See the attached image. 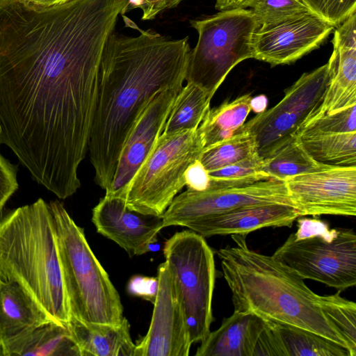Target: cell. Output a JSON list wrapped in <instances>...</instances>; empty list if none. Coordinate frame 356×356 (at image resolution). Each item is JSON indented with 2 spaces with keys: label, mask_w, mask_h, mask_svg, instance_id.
I'll return each instance as SVG.
<instances>
[{
  "label": "cell",
  "mask_w": 356,
  "mask_h": 356,
  "mask_svg": "<svg viewBox=\"0 0 356 356\" xmlns=\"http://www.w3.org/2000/svg\"><path fill=\"white\" fill-rule=\"evenodd\" d=\"M264 159L257 153L235 163L209 171L208 188H227L241 187L269 179L263 170Z\"/></svg>",
  "instance_id": "f546056e"
},
{
  "label": "cell",
  "mask_w": 356,
  "mask_h": 356,
  "mask_svg": "<svg viewBox=\"0 0 356 356\" xmlns=\"http://www.w3.org/2000/svg\"><path fill=\"white\" fill-rule=\"evenodd\" d=\"M268 102V98L265 95L252 97L250 102L251 111L256 114L261 113L267 109Z\"/></svg>",
  "instance_id": "f35d334b"
},
{
  "label": "cell",
  "mask_w": 356,
  "mask_h": 356,
  "mask_svg": "<svg viewBox=\"0 0 356 356\" xmlns=\"http://www.w3.org/2000/svg\"><path fill=\"white\" fill-rule=\"evenodd\" d=\"M33 3L40 4V5H46L51 6L54 4H58L60 3H64L69 0H29Z\"/></svg>",
  "instance_id": "ab89813d"
},
{
  "label": "cell",
  "mask_w": 356,
  "mask_h": 356,
  "mask_svg": "<svg viewBox=\"0 0 356 356\" xmlns=\"http://www.w3.org/2000/svg\"><path fill=\"white\" fill-rule=\"evenodd\" d=\"M300 217L299 211L291 204L270 203L242 207L201 219L187 228L204 238L216 235H247L266 227H290Z\"/></svg>",
  "instance_id": "ac0fdd59"
},
{
  "label": "cell",
  "mask_w": 356,
  "mask_h": 356,
  "mask_svg": "<svg viewBox=\"0 0 356 356\" xmlns=\"http://www.w3.org/2000/svg\"><path fill=\"white\" fill-rule=\"evenodd\" d=\"M50 323L55 322L20 285L0 281V346Z\"/></svg>",
  "instance_id": "ffe728a7"
},
{
  "label": "cell",
  "mask_w": 356,
  "mask_h": 356,
  "mask_svg": "<svg viewBox=\"0 0 356 356\" xmlns=\"http://www.w3.org/2000/svg\"><path fill=\"white\" fill-rule=\"evenodd\" d=\"M211 99L204 90L187 82L176 98L163 133L197 129L210 108Z\"/></svg>",
  "instance_id": "484cf974"
},
{
  "label": "cell",
  "mask_w": 356,
  "mask_h": 356,
  "mask_svg": "<svg viewBox=\"0 0 356 356\" xmlns=\"http://www.w3.org/2000/svg\"><path fill=\"white\" fill-rule=\"evenodd\" d=\"M266 321L249 313L234 311L201 341L195 356H252Z\"/></svg>",
  "instance_id": "d6986e66"
},
{
  "label": "cell",
  "mask_w": 356,
  "mask_h": 356,
  "mask_svg": "<svg viewBox=\"0 0 356 356\" xmlns=\"http://www.w3.org/2000/svg\"><path fill=\"white\" fill-rule=\"evenodd\" d=\"M170 267L192 343L210 332L216 280L214 254L205 238L191 231L177 232L163 249Z\"/></svg>",
  "instance_id": "9c48e42d"
},
{
  "label": "cell",
  "mask_w": 356,
  "mask_h": 356,
  "mask_svg": "<svg viewBox=\"0 0 356 356\" xmlns=\"http://www.w3.org/2000/svg\"><path fill=\"white\" fill-rule=\"evenodd\" d=\"M203 150L197 129L162 133L128 186L127 207L143 214L163 216L185 186L186 170Z\"/></svg>",
  "instance_id": "ba28073f"
},
{
  "label": "cell",
  "mask_w": 356,
  "mask_h": 356,
  "mask_svg": "<svg viewBox=\"0 0 356 356\" xmlns=\"http://www.w3.org/2000/svg\"><path fill=\"white\" fill-rule=\"evenodd\" d=\"M248 7L259 26L311 12L301 0H252Z\"/></svg>",
  "instance_id": "4dcf8cb0"
},
{
  "label": "cell",
  "mask_w": 356,
  "mask_h": 356,
  "mask_svg": "<svg viewBox=\"0 0 356 356\" xmlns=\"http://www.w3.org/2000/svg\"><path fill=\"white\" fill-rule=\"evenodd\" d=\"M67 327L81 356H134L136 344L125 317L119 325L88 323L71 317Z\"/></svg>",
  "instance_id": "44dd1931"
},
{
  "label": "cell",
  "mask_w": 356,
  "mask_h": 356,
  "mask_svg": "<svg viewBox=\"0 0 356 356\" xmlns=\"http://www.w3.org/2000/svg\"><path fill=\"white\" fill-rule=\"evenodd\" d=\"M190 24L198 39L189 53L185 80L212 98L237 64L254 57L252 38L259 26L245 8L221 10Z\"/></svg>",
  "instance_id": "52a82bcc"
},
{
  "label": "cell",
  "mask_w": 356,
  "mask_h": 356,
  "mask_svg": "<svg viewBox=\"0 0 356 356\" xmlns=\"http://www.w3.org/2000/svg\"><path fill=\"white\" fill-rule=\"evenodd\" d=\"M311 12L337 26L356 12V0H301Z\"/></svg>",
  "instance_id": "d6a6232c"
},
{
  "label": "cell",
  "mask_w": 356,
  "mask_h": 356,
  "mask_svg": "<svg viewBox=\"0 0 356 356\" xmlns=\"http://www.w3.org/2000/svg\"><path fill=\"white\" fill-rule=\"evenodd\" d=\"M81 356L67 326L42 325L0 346V356Z\"/></svg>",
  "instance_id": "7402d4cb"
},
{
  "label": "cell",
  "mask_w": 356,
  "mask_h": 356,
  "mask_svg": "<svg viewBox=\"0 0 356 356\" xmlns=\"http://www.w3.org/2000/svg\"><path fill=\"white\" fill-rule=\"evenodd\" d=\"M321 311L344 339L351 356H356V304L343 298L340 291L320 296Z\"/></svg>",
  "instance_id": "f1b7e54d"
},
{
  "label": "cell",
  "mask_w": 356,
  "mask_h": 356,
  "mask_svg": "<svg viewBox=\"0 0 356 356\" xmlns=\"http://www.w3.org/2000/svg\"><path fill=\"white\" fill-rule=\"evenodd\" d=\"M252 0H216L215 8L220 11L235 8H246Z\"/></svg>",
  "instance_id": "74e56055"
},
{
  "label": "cell",
  "mask_w": 356,
  "mask_h": 356,
  "mask_svg": "<svg viewBox=\"0 0 356 356\" xmlns=\"http://www.w3.org/2000/svg\"><path fill=\"white\" fill-rule=\"evenodd\" d=\"M327 63L329 83L316 118L356 104V12L337 26Z\"/></svg>",
  "instance_id": "e0dca14e"
},
{
  "label": "cell",
  "mask_w": 356,
  "mask_h": 356,
  "mask_svg": "<svg viewBox=\"0 0 356 356\" xmlns=\"http://www.w3.org/2000/svg\"><path fill=\"white\" fill-rule=\"evenodd\" d=\"M298 138L316 161L330 165H356V132L325 133L303 129Z\"/></svg>",
  "instance_id": "d4e9b609"
},
{
  "label": "cell",
  "mask_w": 356,
  "mask_h": 356,
  "mask_svg": "<svg viewBox=\"0 0 356 356\" xmlns=\"http://www.w3.org/2000/svg\"><path fill=\"white\" fill-rule=\"evenodd\" d=\"M129 0H0V145L45 187L88 151L102 52Z\"/></svg>",
  "instance_id": "6da1fadb"
},
{
  "label": "cell",
  "mask_w": 356,
  "mask_h": 356,
  "mask_svg": "<svg viewBox=\"0 0 356 356\" xmlns=\"http://www.w3.org/2000/svg\"><path fill=\"white\" fill-rule=\"evenodd\" d=\"M327 165L315 161L297 136L275 154L264 159L263 170L270 179L284 181L287 178L317 171Z\"/></svg>",
  "instance_id": "4316f807"
},
{
  "label": "cell",
  "mask_w": 356,
  "mask_h": 356,
  "mask_svg": "<svg viewBox=\"0 0 356 356\" xmlns=\"http://www.w3.org/2000/svg\"><path fill=\"white\" fill-rule=\"evenodd\" d=\"M333 29L312 12L260 26L253 35V58L271 66L294 63L318 48Z\"/></svg>",
  "instance_id": "5bb4252c"
},
{
  "label": "cell",
  "mask_w": 356,
  "mask_h": 356,
  "mask_svg": "<svg viewBox=\"0 0 356 356\" xmlns=\"http://www.w3.org/2000/svg\"><path fill=\"white\" fill-rule=\"evenodd\" d=\"M267 322L275 356H350L346 348L319 334L287 324Z\"/></svg>",
  "instance_id": "603a6c76"
},
{
  "label": "cell",
  "mask_w": 356,
  "mask_h": 356,
  "mask_svg": "<svg viewBox=\"0 0 356 356\" xmlns=\"http://www.w3.org/2000/svg\"><path fill=\"white\" fill-rule=\"evenodd\" d=\"M328 83L326 63L302 74L275 106L244 123L261 158L273 156L298 136L321 106Z\"/></svg>",
  "instance_id": "30bf717a"
},
{
  "label": "cell",
  "mask_w": 356,
  "mask_h": 356,
  "mask_svg": "<svg viewBox=\"0 0 356 356\" xmlns=\"http://www.w3.org/2000/svg\"><path fill=\"white\" fill-rule=\"evenodd\" d=\"M185 186L195 191H204L209 187L210 177L209 171L199 159L195 160L184 172Z\"/></svg>",
  "instance_id": "d590c367"
},
{
  "label": "cell",
  "mask_w": 356,
  "mask_h": 356,
  "mask_svg": "<svg viewBox=\"0 0 356 356\" xmlns=\"http://www.w3.org/2000/svg\"><path fill=\"white\" fill-rule=\"evenodd\" d=\"M158 291L147 334L134 356H187L193 344L173 273L167 261L158 267Z\"/></svg>",
  "instance_id": "4fadbf2b"
},
{
  "label": "cell",
  "mask_w": 356,
  "mask_h": 356,
  "mask_svg": "<svg viewBox=\"0 0 356 356\" xmlns=\"http://www.w3.org/2000/svg\"><path fill=\"white\" fill-rule=\"evenodd\" d=\"M251 98L248 93L209 108L197 128L204 149L242 131L251 111Z\"/></svg>",
  "instance_id": "cb8c5ba5"
},
{
  "label": "cell",
  "mask_w": 356,
  "mask_h": 356,
  "mask_svg": "<svg viewBox=\"0 0 356 356\" xmlns=\"http://www.w3.org/2000/svg\"><path fill=\"white\" fill-rule=\"evenodd\" d=\"M183 0H141L138 6L142 11V19H154L163 12L177 7Z\"/></svg>",
  "instance_id": "8d00e7d4"
},
{
  "label": "cell",
  "mask_w": 356,
  "mask_h": 356,
  "mask_svg": "<svg viewBox=\"0 0 356 356\" xmlns=\"http://www.w3.org/2000/svg\"><path fill=\"white\" fill-rule=\"evenodd\" d=\"M158 278L135 275L132 277L127 285V291L132 296L154 302L158 291Z\"/></svg>",
  "instance_id": "e575fe53"
},
{
  "label": "cell",
  "mask_w": 356,
  "mask_h": 356,
  "mask_svg": "<svg viewBox=\"0 0 356 356\" xmlns=\"http://www.w3.org/2000/svg\"><path fill=\"white\" fill-rule=\"evenodd\" d=\"M257 153L253 137L243 129L204 149L200 161L209 172L235 163Z\"/></svg>",
  "instance_id": "83f0119b"
},
{
  "label": "cell",
  "mask_w": 356,
  "mask_h": 356,
  "mask_svg": "<svg viewBox=\"0 0 356 356\" xmlns=\"http://www.w3.org/2000/svg\"><path fill=\"white\" fill-rule=\"evenodd\" d=\"M17 188V167L0 154V210Z\"/></svg>",
  "instance_id": "836d02e7"
},
{
  "label": "cell",
  "mask_w": 356,
  "mask_h": 356,
  "mask_svg": "<svg viewBox=\"0 0 356 356\" xmlns=\"http://www.w3.org/2000/svg\"><path fill=\"white\" fill-rule=\"evenodd\" d=\"M246 236L232 235L236 245L217 252L222 275L232 292L234 310L303 328L348 349L344 339L323 314L320 296L273 255L250 249Z\"/></svg>",
  "instance_id": "3957f363"
},
{
  "label": "cell",
  "mask_w": 356,
  "mask_h": 356,
  "mask_svg": "<svg viewBox=\"0 0 356 356\" xmlns=\"http://www.w3.org/2000/svg\"><path fill=\"white\" fill-rule=\"evenodd\" d=\"M303 129L325 133L356 132V104L312 119Z\"/></svg>",
  "instance_id": "1f68e13d"
},
{
  "label": "cell",
  "mask_w": 356,
  "mask_h": 356,
  "mask_svg": "<svg viewBox=\"0 0 356 356\" xmlns=\"http://www.w3.org/2000/svg\"><path fill=\"white\" fill-rule=\"evenodd\" d=\"M92 221L99 234L116 243L130 257L147 252L164 228L162 216L133 211L124 197L108 194L92 209Z\"/></svg>",
  "instance_id": "2e32d148"
},
{
  "label": "cell",
  "mask_w": 356,
  "mask_h": 356,
  "mask_svg": "<svg viewBox=\"0 0 356 356\" xmlns=\"http://www.w3.org/2000/svg\"><path fill=\"white\" fill-rule=\"evenodd\" d=\"M71 317L88 323L119 325L120 297L94 254L83 229L58 200L49 202Z\"/></svg>",
  "instance_id": "5b68a950"
},
{
  "label": "cell",
  "mask_w": 356,
  "mask_h": 356,
  "mask_svg": "<svg viewBox=\"0 0 356 356\" xmlns=\"http://www.w3.org/2000/svg\"><path fill=\"white\" fill-rule=\"evenodd\" d=\"M127 36L113 31L98 72L88 151L95 180L109 189L123 146L138 117L160 90L183 84L191 51L188 38L170 39L143 30L122 15Z\"/></svg>",
  "instance_id": "7a4b0ae2"
},
{
  "label": "cell",
  "mask_w": 356,
  "mask_h": 356,
  "mask_svg": "<svg viewBox=\"0 0 356 356\" xmlns=\"http://www.w3.org/2000/svg\"><path fill=\"white\" fill-rule=\"evenodd\" d=\"M300 216L356 215V165H330L284 180Z\"/></svg>",
  "instance_id": "7c38bea8"
},
{
  "label": "cell",
  "mask_w": 356,
  "mask_h": 356,
  "mask_svg": "<svg viewBox=\"0 0 356 356\" xmlns=\"http://www.w3.org/2000/svg\"><path fill=\"white\" fill-rule=\"evenodd\" d=\"M270 203L293 206L285 182L269 179L252 184L227 188H187L177 195L163 214L164 227H188L201 219L242 207Z\"/></svg>",
  "instance_id": "8fae6325"
},
{
  "label": "cell",
  "mask_w": 356,
  "mask_h": 356,
  "mask_svg": "<svg viewBox=\"0 0 356 356\" xmlns=\"http://www.w3.org/2000/svg\"><path fill=\"white\" fill-rule=\"evenodd\" d=\"M182 88L183 84H179L163 88L149 100L123 146L112 182L106 194L125 199L129 184L163 133Z\"/></svg>",
  "instance_id": "9a60e30c"
},
{
  "label": "cell",
  "mask_w": 356,
  "mask_h": 356,
  "mask_svg": "<svg viewBox=\"0 0 356 356\" xmlns=\"http://www.w3.org/2000/svg\"><path fill=\"white\" fill-rule=\"evenodd\" d=\"M273 257L303 280L323 283L339 291L356 284V234L353 229H330L317 218H302Z\"/></svg>",
  "instance_id": "8992f818"
},
{
  "label": "cell",
  "mask_w": 356,
  "mask_h": 356,
  "mask_svg": "<svg viewBox=\"0 0 356 356\" xmlns=\"http://www.w3.org/2000/svg\"><path fill=\"white\" fill-rule=\"evenodd\" d=\"M0 281L15 282L56 323L71 319L49 203L35 202L0 218Z\"/></svg>",
  "instance_id": "277c9868"
}]
</instances>
